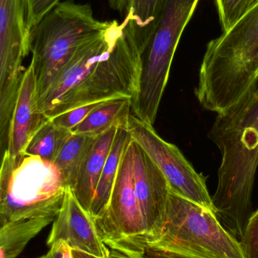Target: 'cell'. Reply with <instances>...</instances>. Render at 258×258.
Instances as JSON below:
<instances>
[{"instance_id": "6da1fadb", "label": "cell", "mask_w": 258, "mask_h": 258, "mask_svg": "<svg viewBox=\"0 0 258 258\" xmlns=\"http://www.w3.org/2000/svg\"><path fill=\"white\" fill-rule=\"evenodd\" d=\"M143 50L126 23L112 21L83 42L49 87L38 98L48 118L76 107L119 97L133 99Z\"/></svg>"}, {"instance_id": "7a4b0ae2", "label": "cell", "mask_w": 258, "mask_h": 258, "mask_svg": "<svg viewBox=\"0 0 258 258\" xmlns=\"http://www.w3.org/2000/svg\"><path fill=\"white\" fill-rule=\"evenodd\" d=\"M221 153L212 198L223 227L240 241L252 215L258 168V83L237 104L218 114L209 135Z\"/></svg>"}, {"instance_id": "3957f363", "label": "cell", "mask_w": 258, "mask_h": 258, "mask_svg": "<svg viewBox=\"0 0 258 258\" xmlns=\"http://www.w3.org/2000/svg\"><path fill=\"white\" fill-rule=\"evenodd\" d=\"M258 83V0L230 29L208 43L195 89L202 107L221 114Z\"/></svg>"}, {"instance_id": "277c9868", "label": "cell", "mask_w": 258, "mask_h": 258, "mask_svg": "<svg viewBox=\"0 0 258 258\" xmlns=\"http://www.w3.org/2000/svg\"><path fill=\"white\" fill-rule=\"evenodd\" d=\"M141 245L174 258H246L216 214L170 190L163 222L151 236L119 244Z\"/></svg>"}, {"instance_id": "5b68a950", "label": "cell", "mask_w": 258, "mask_h": 258, "mask_svg": "<svg viewBox=\"0 0 258 258\" xmlns=\"http://www.w3.org/2000/svg\"><path fill=\"white\" fill-rule=\"evenodd\" d=\"M68 188L52 162L6 150L0 162V228L37 218L54 221Z\"/></svg>"}, {"instance_id": "8992f818", "label": "cell", "mask_w": 258, "mask_h": 258, "mask_svg": "<svg viewBox=\"0 0 258 258\" xmlns=\"http://www.w3.org/2000/svg\"><path fill=\"white\" fill-rule=\"evenodd\" d=\"M111 21L95 18L90 5L60 2L30 30L31 62L38 98L49 87L79 47Z\"/></svg>"}, {"instance_id": "52a82bcc", "label": "cell", "mask_w": 258, "mask_h": 258, "mask_svg": "<svg viewBox=\"0 0 258 258\" xmlns=\"http://www.w3.org/2000/svg\"><path fill=\"white\" fill-rule=\"evenodd\" d=\"M200 0H167L159 24L141 57L134 105L145 113L158 111L171 63L183 30Z\"/></svg>"}, {"instance_id": "ba28073f", "label": "cell", "mask_w": 258, "mask_h": 258, "mask_svg": "<svg viewBox=\"0 0 258 258\" xmlns=\"http://www.w3.org/2000/svg\"><path fill=\"white\" fill-rule=\"evenodd\" d=\"M125 126L132 140L162 171L171 192L215 213L206 177L194 169L178 147L162 139L153 126L131 113Z\"/></svg>"}, {"instance_id": "9c48e42d", "label": "cell", "mask_w": 258, "mask_h": 258, "mask_svg": "<svg viewBox=\"0 0 258 258\" xmlns=\"http://www.w3.org/2000/svg\"><path fill=\"white\" fill-rule=\"evenodd\" d=\"M94 221L100 238L108 248L144 235L142 218L133 186L131 141L121 160L107 208Z\"/></svg>"}, {"instance_id": "30bf717a", "label": "cell", "mask_w": 258, "mask_h": 258, "mask_svg": "<svg viewBox=\"0 0 258 258\" xmlns=\"http://www.w3.org/2000/svg\"><path fill=\"white\" fill-rule=\"evenodd\" d=\"M131 144L133 186L144 227V235L139 238L147 237L154 235L162 226L170 187L162 171L141 146L132 138Z\"/></svg>"}, {"instance_id": "8fae6325", "label": "cell", "mask_w": 258, "mask_h": 258, "mask_svg": "<svg viewBox=\"0 0 258 258\" xmlns=\"http://www.w3.org/2000/svg\"><path fill=\"white\" fill-rule=\"evenodd\" d=\"M30 52L24 0H0V98Z\"/></svg>"}, {"instance_id": "7c38bea8", "label": "cell", "mask_w": 258, "mask_h": 258, "mask_svg": "<svg viewBox=\"0 0 258 258\" xmlns=\"http://www.w3.org/2000/svg\"><path fill=\"white\" fill-rule=\"evenodd\" d=\"M63 241L73 250L99 258H109L110 248L101 240L93 218L83 209L68 188L58 215L53 221L47 245Z\"/></svg>"}, {"instance_id": "4fadbf2b", "label": "cell", "mask_w": 258, "mask_h": 258, "mask_svg": "<svg viewBox=\"0 0 258 258\" xmlns=\"http://www.w3.org/2000/svg\"><path fill=\"white\" fill-rule=\"evenodd\" d=\"M48 118L38 106L37 86L33 63L25 68L11 117L7 150L12 156L25 155L27 144Z\"/></svg>"}, {"instance_id": "5bb4252c", "label": "cell", "mask_w": 258, "mask_h": 258, "mask_svg": "<svg viewBox=\"0 0 258 258\" xmlns=\"http://www.w3.org/2000/svg\"><path fill=\"white\" fill-rule=\"evenodd\" d=\"M119 125H114L95 138L80 167L75 185L71 189L80 206L89 215L100 176Z\"/></svg>"}, {"instance_id": "9a60e30c", "label": "cell", "mask_w": 258, "mask_h": 258, "mask_svg": "<svg viewBox=\"0 0 258 258\" xmlns=\"http://www.w3.org/2000/svg\"><path fill=\"white\" fill-rule=\"evenodd\" d=\"M167 0H108L109 6L116 11L127 27L133 33L143 53L159 24Z\"/></svg>"}, {"instance_id": "2e32d148", "label": "cell", "mask_w": 258, "mask_h": 258, "mask_svg": "<svg viewBox=\"0 0 258 258\" xmlns=\"http://www.w3.org/2000/svg\"><path fill=\"white\" fill-rule=\"evenodd\" d=\"M126 119L118 127L116 137L100 176L90 212V216L94 220L99 218L107 208L119 171L121 160L125 149L132 139L125 126Z\"/></svg>"}, {"instance_id": "e0dca14e", "label": "cell", "mask_w": 258, "mask_h": 258, "mask_svg": "<svg viewBox=\"0 0 258 258\" xmlns=\"http://www.w3.org/2000/svg\"><path fill=\"white\" fill-rule=\"evenodd\" d=\"M132 103V98L127 97L102 101L81 123L71 130V133L96 138L123 122L131 113Z\"/></svg>"}, {"instance_id": "ac0fdd59", "label": "cell", "mask_w": 258, "mask_h": 258, "mask_svg": "<svg viewBox=\"0 0 258 258\" xmlns=\"http://www.w3.org/2000/svg\"><path fill=\"white\" fill-rule=\"evenodd\" d=\"M48 218H37L11 223L0 228V258H16L29 242L47 226Z\"/></svg>"}, {"instance_id": "d6986e66", "label": "cell", "mask_w": 258, "mask_h": 258, "mask_svg": "<svg viewBox=\"0 0 258 258\" xmlns=\"http://www.w3.org/2000/svg\"><path fill=\"white\" fill-rule=\"evenodd\" d=\"M95 138L71 133L52 163L57 168L66 186L72 189L82 163Z\"/></svg>"}, {"instance_id": "ffe728a7", "label": "cell", "mask_w": 258, "mask_h": 258, "mask_svg": "<svg viewBox=\"0 0 258 258\" xmlns=\"http://www.w3.org/2000/svg\"><path fill=\"white\" fill-rule=\"evenodd\" d=\"M71 135V131L60 128L48 119L33 135L27 144L25 154L53 162Z\"/></svg>"}, {"instance_id": "44dd1931", "label": "cell", "mask_w": 258, "mask_h": 258, "mask_svg": "<svg viewBox=\"0 0 258 258\" xmlns=\"http://www.w3.org/2000/svg\"><path fill=\"white\" fill-rule=\"evenodd\" d=\"M223 32L230 30L256 0H215Z\"/></svg>"}, {"instance_id": "7402d4cb", "label": "cell", "mask_w": 258, "mask_h": 258, "mask_svg": "<svg viewBox=\"0 0 258 258\" xmlns=\"http://www.w3.org/2000/svg\"><path fill=\"white\" fill-rule=\"evenodd\" d=\"M102 101L86 104L81 107H76L72 110H68L58 116L51 119V120L57 126L71 131L75 128L79 124L81 123L88 115L98 107Z\"/></svg>"}, {"instance_id": "603a6c76", "label": "cell", "mask_w": 258, "mask_h": 258, "mask_svg": "<svg viewBox=\"0 0 258 258\" xmlns=\"http://www.w3.org/2000/svg\"><path fill=\"white\" fill-rule=\"evenodd\" d=\"M29 31L38 24L60 0H24Z\"/></svg>"}, {"instance_id": "cb8c5ba5", "label": "cell", "mask_w": 258, "mask_h": 258, "mask_svg": "<svg viewBox=\"0 0 258 258\" xmlns=\"http://www.w3.org/2000/svg\"><path fill=\"white\" fill-rule=\"evenodd\" d=\"M246 258H258V209L253 212L239 241Z\"/></svg>"}, {"instance_id": "d4e9b609", "label": "cell", "mask_w": 258, "mask_h": 258, "mask_svg": "<svg viewBox=\"0 0 258 258\" xmlns=\"http://www.w3.org/2000/svg\"><path fill=\"white\" fill-rule=\"evenodd\" d=\"M114 250L133 258H174L164 255L151 248L141 245H123L117 247Z\"/></svg>"}, {"instance_id": "484cf974", "label": "cell", "mask_w": 258, "mask_h": 258, "mask_svg": "<svg viewBox=\"0 0 258 258\" xmlns=\"http://www.w3.org/2000/svg\"><path fill=\"white\" fill-rule=\"evenodd\" d=\"M63 257V241L54 244L50 247L45 258H62Z\"/></svg>"}, {"instance_id": "4316f807", "label": "cell", "mask_w": 258, "mask_h": 258, "mask_svg": "<svg viewBox=\"0 0 258 258\" xmlns=\"http://www.w3.org/2000/svg\"><path fill=\"white\" fill-rule=\"evenodd\" d=\"M62 258H74L72 248L65 242H63V257Z\"/></svg>"}, {"instance_id": "83f0119b", "label": "cell", "mask_w": 258, "mask_h": 258, "mask_svg": "<svg viewBox=\"0 0 258 258\" xmlns=\"http://www.w3.org/2000/svg\"><path fill=\"white\" fill-rule=\"evenodd\" d=\"M109 258H133L129 257L126 254H123V253L119 252V251H116L114 249H111L110 248V254H109Z\"/></svg>"}, {"instance_id": "f1b7e54d", "label": "cell", "mask_w": 258, "mask_h": 258, "mask_svg": "<svg viewBox=\"0 0 258 258\" xmlns=\"http://www.w3.org/2000/svg\"><path fill=\"white\" fill-rule=\"evenodd\" d=\"M73 255L74 258H99L91 255L87 253L83 252V251H78V250H73Z\"/></svg>"}, {"instance_id": "f546056e", "label": "cell", "mask_w": 258, "mask_h": 258, "mask_svg": "<svg viewBox=\"0 0 258 258\" xmlns=\"http://www.w3.org/2000/svg\"><path fill=\"white\" fill-rule=\"evenodd\" d=\"M38 258H45V255L42 256V257H39Z\"/></svg>"}]
</instances>
